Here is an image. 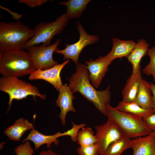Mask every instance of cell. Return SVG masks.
<instances>
[{
	"mask_svg": "<svg viewBox=\"0 0 155 155\" xmlns=\"http://www.w3.org/2000/svg\"><path fill=\"white\" fill-rule=\"evenodd\" d=\"M76 25L80 35L78 41L72 44H66L64 49L60 50L58 48L55 52L63 55L64 60L71 59L77 65L79 63V55L83 48L97 42L99 38L97 35L88 34L79 22L77 21Z\"/></svg>",
	"mask_w": 155,
	"mask_h": 155,
	"instance_id": "cell-7",
	"label": "cell"
},
{
	"mask_svg": "<svg viewBox=\"0 0 155 155\" xmlns=\"http://www.w3.org/2000/svg\"><path fill=\"white\" fill-rule=\"evenodd\" d=\"M38 155H59L51 149L41 151Z\"/></svg>",
	"mask_w": 155,
	"mask_h": 155,
	"instance_id": "cell-31",
	"label": "cell"
},
{
	"mask_svg": "<svg viewBox=\"0 0 155 155\" xmlns=\"http://www.w3.org/2000/svg\"><path fill=\"white\" fill-rule=\"evenodd\" d=\"M112 48L107 55L112 62L117 58L121 59L127 57L131 53L136 43L133 40H122L115 37L112 38Z\"/></svg>",
	"mask_w": 155,
	"mask_h": 155,
	"instance_id": "cell-15",
	"label": "cell"
},
{
	"mask_svg": "<svg viewBox=\"0 0 155 155\" xmlns=\"http://www.w3.org/2000/svg\"><path fill=\"white\" fill-rule=\"evenodd\" d=\"M60 39L56 40L51 45H33L26 50L32 60L36 69L44 70L52 68L58 64L53 58V53L58 48Z\"/></svg>",
	"mask_w": 155,
	"mask_h": 155,
	"instance_id": "cell-8",
	"label": "cell"
},
{
	"mask_svg": "<svg viewBox=\"0 0 155 155\" xmlns=\"http://www.w3.org/2000/svg\"><path fill=\"white\" fill-rule=\"evenodd\" d=\"M69 19L65 13L63 14L54 21L46 23L42 22L36 25L33 29L35 34L26 43L24 49L26 50L33 45L41 43L45 46L50 45L53 37L62 32Z\"/></svg>",
	"mask_w": 155,
	"mask_h": 155,
	"instance_id": "cell-6",
	"label": "cell"
},
{
	"mask_svg": "<svg viewBox=\"0 0 155 155\" xmlns=\"http://www.w3.org/2000/svg\"><path fill=\"white\" fill-rule=\"evenodd\" d=\"M16 155H33L34 150L31 146L30 142L27 140L23 144L16 146L14 149Z\"/></svg>",
	"mask_w": 155,
	"mask_h": 155,
	"instance_id": "cell-25",
	"label": "cell"
},
{
	"mask_svg": "<svg viewBox=\"0 0 155 155\" xmlns=\"http://www.w3.org/2000/svg\"><path fill=\"white\" fill-rule=\"evenodd\" d=\"M35 32L20 21L0 22V53L24 50Z\"/></svg>",
	"mask_w": 155,
	"mask_h": 155,
	"instance_id": "cell-2",
	"label": "cell"
},
{
	"mask_svg": "<svg viewBox=\"0 0 155 155\" xmlns=\"http://www.w3.org/2000/svg\"><path fill=\"white\" fill-rule=\"evenodd\" d=\"M79 155H98V147L96 144L86 146H80L77 149Z\"/></svg>",
	"mask_w": 155,
	"mask_h": 155,
	"instance_id": "cell-26",
	"label": "cell"
},
{
	"mask_svg": "<svg viewBox=\"0 0 155 155\" xmlns=\"http://www.w3.org/2000/svg\"><path fill=\"white\" fill-rule=\"evenodd\" d=\"M149 45L145 39L138 40L133 49L127 57L128 61L131 63L133 67L132 73H136L141 68V60L147 54Z\"/></svg>",
	"mask_w": 155,
	"mask_h": 155,
	"instance_id": "cell-18",
	"label": "cell"
},
{
	"mask_svg": "<svg viewBox=\"0 0 155 155\" xmlns=\"http://www.w3.org/2000/svg\"><path fill=\"white\" fill-rule=\"evenodd\" d=\"M90 0H69L62 1L59 3L65 5L67 8L65 13L67 18L73 19L80 18Z\"/></svg>",
	"mask_w": 155,
	"mask_h": 155,
	"instance_id": "cell-21",
	"label": "cell"
},
{
	"mask_svg": "<svg viewBox=\"0 0 155 155\" xmlns=\"http://www.w3.org/2000/svg\"><path fill=\"white\" fill-rule=\"evenodd\" d=\"M47 1V0H19L18 2L25 4L30 7L34 8L41 6Z\"/></svg>",
	"mask_w": 155,
	"mask_h": 155,
	"instance_id": "cell-28",
	"label": "cell"
},
{
	"mask_svg": "<svg viewBox=\"0 0 155 155\" xmlns=\"http://www.w3.org/2000/svg\"><path fill=\"white\" fill-rule=\"evenodd\" d=\"M59 93L55 102L59 106L61 112L58 115L63 125L66 124V118L67 113L71 111L75 112L76 110L73 104V100L75 97L73 95L72 90L67 84L63 85L60 89Z\"/></svg>",
	"mask_w": 155,
	"mask_h": 155,
	"instance_id": "cell-12",
	"label": "cell"
},
{
	"mask_svg": "<svg viewBox=\"0 0 155 155\" xmlns=\"http://www.w3.org/2000/svg\"><path fill=\"white\" fill-rule=\"evenodd\" d=\"M115 108L120 111L143 119L155 113V111L153 109L144 108L135 102L126 103L121 101Z\"/></svg>",
	"mask_w": 155,
	"mask_h": 155,
	"instance_id": "cell-20",
	"label": "cell"
},
{
	"mask_svg": "<svg viewBox=\"0 0 155 155\" xmlns=\"http://www.w3.org/2000/svg\"><path fill=\"white\" fill-rule=\"evenodd\" d=\"M72 127L71 129L68 130L63 133H62V136H69L70 137L71 139L73 142H77V136L80 129L84 127L86 125L84 123H81L79 125L75 124L73 122H71Z\"/></svg>",
	"mask_w": 155,
	"mask_h": 155,
	"instance_id": "cell-27",
	"label": "cell"
},
{
	"mask_svg": "<svg viewBox=\"0 0 155 155\" xmlns=\"http://www.w3.org/2000/svg\"><path fill=\"white\" fill-rule=\"evenodd\" d=\"M84 62L88 71L89 78L92 84L95 88H98L111 62L107 55L99 57L95 60L90 59Z\"/></svg>",
	"mask_w": 155,
	"mask_h": 155,
	"instance_id": "cell-10",
	"label": "cell"
},
{
	"mask_svg": "<svg viewBox=\"0 0 155 155\" xmlns=\"http://www.w3.org/2000/svg\"><path fill=\"white\" fill-rule=\"evenodd\" d=\"M34 128V125L27 119L21 117L16 120L12 125L8 127L4 133L10 140L19 141L27 131Z\"/></svg>",
	"mask_w": 155,
	"mask_h": 155,
	"instance_id": "cell-17",
	"label": "cell"
},
{
	"mask_svg": "<svg viewBox=\"0 0 155 155\" xmlns=\"http://www.w3.org/2000/svg\"><path fill=\"white\" fill-rule=\"evenodd\" d=\"M77 141L80 146H86L96 144L97 140L91 127H83L78 132Z\"/></svg>",
	"mask_w": 155,
	"mask_h": 155,
	"instance_id": "cell-23",
	"label": "cell"
},
{
	"mask_svg": "<svg viewBox=\"0 0 155 155\" xmlns=\"http://www.w3.org/2000/svg\"><path fill=\"white\" fill-rule=\"evenodd\" d=\"M0 7L1 9L5 10L10 13L12 16L13 19L14 20H18L22 17V15L13 12L7 8L4 7L1 5H0Z\"/></svg>",
	"mask_w": 155,
	"mask_h": 155,
	"instance_id": "cell-30",
	"label": "cell"
},
{
	"mask_svg": "<svg viewBox=\"0 0 155 155\" xmlns=\"http://www.w3.org/2000/svg\"><path fill=\"white\" fill-rule=\"evenodd\" d=\"M36 70L28 52L24 50L0 53V73L4 76L21 77Z\"/></svg>",
	"mask_w": 155,
	"mask_h": 155,
	"instance_id": "cell-3",
	"label": "cell"
},
{
	"mask_svg": "<svg viewBox=\"0 0 155 155\" xmlns=\"http://www.w3.org/2000/svg\"><path fill=\"white\" fill-rule=\"evenodd\" d=\"M151 84L143 79L140 84L135 102L146 109L152 108Z\"/></svg>",
	"mask_w": 155,
	"mask_h": 155,
	"instance_id": "cell-19",
	"label": "cell"
},
{
	"mask_svg": "<svg viewBox=\"0 0 155 155\" xmlns=\"http://www.w3.org/2000/svg\"><path fill=\"white\" fill-rule=\"evenodd\" d=\"M96 144L98 147V154L104 155L106 149L113 142L125 136L118 125L108 119L105 123L95 126Z\"/></svg>",
	"mask_w": 155,
	"mask_h": 155,
	"instance_id": "cell-9",
	"label": "cell"
},
{
	"mask_svg": "<svg viewBox=\"0 0 155 155\" xmlns=\"http://www.w3.org/2000/svg\"><path fill=\"white\" fill-rule=\"evenodd\" d=\"M147 127L151 131H155V113L143 118Z\"/></svg>",
	"mask_w": 155,
	"mask_h": 155,
	"instance_id": "cell-29",
	"label": "cell"
},
{
	"mask_svg": "<svg viewBox=\"0 0 155 155\" xmlns=\"http://www.w3.org/2000/svg\"><path fill=\"white\" fill-rule=\"evenodd\" d=\"M133 155H155V138L149 134L131 139Z\"/></svg>",
	"mask_w": 155,
	"mask_h": 155,
	"instance_id": "cell-13",
	"label": "cell"
},
{
	"mask_svg": "<svg viewBox=\"0 0 155 155\" xmlns=\"http://www.w3.org/2000/svg\"><path fill=\"white\" fill-rule=\"evenodd\" d=\"M0 90L6 93L9 96L8 107L6 114L10 110L13 99L19 100L26 98L29 96H32L34 98L38 96L43 100L46 98V95L40 93L36 87L17 77H1Z\"/></svg>",
	"mask_w": 155,
	"mask_h": 155,
	"instance_id": "cell-5",
	"label": "cell"
},
{
	"mask_svg": "<svg viewBox=\"0 0 155 155\" xmlns=\"http://www.w3.org/2000/svg\"><path fill=\"white\" fill-rule=\"evenodd\" d=\"M89 74L86 65L79 63L76 65L75 72L69 79V86L73 93L80 92L106 116L105 106L110 104L111 100L110 85L104 90H96L90 84Z\"/></svg>",
	"mask_w": 155,
	"mask_h": 155,
	"instance_id": "cell-1",
	"label": "cell"
},
{
	"mask_svg": "<svg viewBox=\"0 0 155 155\" xmlns=\"http://www.w3.org/2000/svg\"><path fill=\"white\" fill-rule=\"evenodd\" d=\"M150 134L152 135L155 138V131L151 132Z\"/></svg>",
	"mask_w": 155,
	"mask_h": 155,
	"instance_id": "cell-32",
	"label": "cell"
},
{
	"mask_svg": "<svg viewBox=\"0 0 155 155\" xmlns=\"http://www.w3.org/2000/svg\"><path fill=\"white\" fill-rule=\"evenodd\" d=\"M131 139L124 136L111 143L104 155H121L125 150L131 148Z\"/></svg>",
	"mask_w": 155,
	"mask_h": 155,
	"instance_id": "cell-22",
	"label": "cell"
},
{
	"mask_svg": "<svg viewBox=\"0 0 155 155\" xmlns=\"http://www.w3.org/2000/svg\"><path fill=\"white\" fill-rule=\"evenodd\" d=\"M147 55L150 57V61L143 69L142 72L147 75H151L155 83V46L149 49Z\"/></svg>",
	"mask_w": 155,
	"mask_h": 155,
	"instance_id": "cell-24",
	"label": "cell"
},
{
	"mask_svg": "<svg viewBox=\"0 0 155 155\" xmlns=\"http://www.w3.org/2000/svg\"><path fill=\"white\" fill-rule=\"evenodd\" d=\"M62 133L58 132L53 135H46L42 134L35 129L34 128L31 130L27 137L22 141L23 143L27 140L32 141L34 145V150H37L42 145L46 144L47 148L49 149L51 144L54 143L58 145L59 141L57 138L62 136Z\"/></svg>",
	"mask_w": 155,
	"mask_h": 155,
	"instance_id": "cell-16",
	"label": "cell"
},
{
	"mask_svg": "<svg viewBox=\"0 0 155 155\" xmlns=\"http://www.w3.org/2000/svg\"><path fill=\"white\" fill-rule=\"evenodd\" d=\"M142 79L141 68L136 73L130 75L121 92L122 101L126 103L135 102L140 84Z\"/></svg>",
	"mask_w": 155,
	"mask_h": 155,
	"instance_id": "cell-14",
	"label": "cell"
},
{
	"mask_svg": "<svg viewBox=\"0 0 155 155\" xmlns=\"http://www.w3.org/2000/svg\"><path fill=\"white\" fill-rule=\"evenodd\" d=\"M59 155H62L59 154Z\"/></svg>",
	"mask_w": 155,
	"mask_h": 155,
	"instance_id": "cell-33",
	"label": "cell"
},
{
	"mask_svg": "<svg viewBox=\"0 0 155 155\" xmlns=\"http://www.w3.org/2000/svg\"><path fill=\"white\" fill-rule=\"evenodd\" d=\"M105 110L108 119L114 122L124 135L130 139L146 136L151 132L142 118L120 111L110 104L106 105Z\"/></svg>",
	"mask_w": 155,
	"mask_h": 155,
	"instance_id": "cell-4",
	"label": "cell"
},
{
	"mask_svg": "<svg viewBox=\"0 0 155 155\" xmlns=\"http://www.w3.org/2000/svg\"><path fill=\"white\" fill-rule=\"evenodd\" d=\"M67 59L61 64H58L51 68L42 70H36L29 75V79L30 80H42L51 84L57 91L63 86L60 73L65 66L69 62Z\"/></svg>",
	"mask_w": 155,
	"mask_h": 155,
	"instance_id": "cell-11",
	"label": "cell"
}]
</instances>
